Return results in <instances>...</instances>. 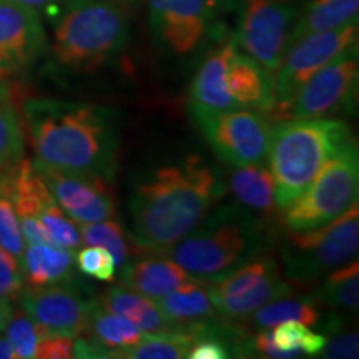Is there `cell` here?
Listing matches in <instances>:
<instances>
[{"instance_id":"1","label":"cell","mask_w":359,"mask_h":359,"mask_svg":"<svg viewBox=\"0 0 359 359\" xmlns=\"http://www.w3.org/2000/svg\"><path fill=\"white\" fill-rule=\"evenodd\" d=\"M224 188L218 170L200 155L155 170L130 198L133 245L140 253H165L198 226Z\"/></svg>"},{"instance_id":"2","label":"cell","mask_w":359,"mask_h":359,"mask_svg":"<svg viewBox=\"0 0 359 359\" xmlns=\"http://www.w3.org/2000/svg\"><path fill=\"white\" fill-rule=\"evenodd\" d=\"M24 120L35 161L114 182L120 147L114 111L93 103L29 98Z\"/></svg>"},{"instance_id":"3","label":"cell","mask_w":359,"mask_h":359,"mask_svg":"<svg viewBox=\"0 0 359 359\" xmlns=\"http://www.w3.org/2000/svg\"><path fill=\"white\" fill-rule=\"evenodd\" d=\"M266 245L259 218L238 206H219L163 255L191 276L212 281L263 255Z\"/></svg>"},{"instance_id":"4","label":"cell","mask_w":359,"mask_h":359,"mask_svg":"<svg viewBox=\"0 0 359 359\" xmlns=\"http://www.w3.org/2000/svg\"><path fill=\"white\" fill-rule=\"evenodd\" d=\"M353 142L348 125L336 118H293L273 125L266 158L278 208L293 203L327 161Z\"/></svg>"},{"instance_id":"5","label":"cell","mask_w":359,"mask_h":359,"mask_svg":"<svg viewBox=\"0 0 359 359\" xmlns=\"http://www.w3.org/2000/svg\"><path fill=\"white\" fill-rule=\"evenodd\" d=\"M276 109L273 75L240 50L235 39L206 57L190 87L193 116L226 110L271 111Z\"/></svg>"},{"instance_id":"6","label":"cell","mask_w":359,"mask_h":359,"mask_svg":"<svg viewBox=\"0 0 359 359\" xmlns=\"http://www.w3.org/2000/svg\"><path fill=\"white\" fill-rule=\"evenodd\" d=\"M127 42V17L107 0H70L53 24V55L72 70L98 69L122 52Z\"/></svg>"},{"instance_id":"7","label":"cell","mask_w":359,"mask_h":359,"mask_svg":"<svg viewBox=\"0 0 359 359\" xmlns=\"http://www.w3.org/2000/svg\"><path fill=\"white\" fill-rule=\"evenodd\" d=\"M359 250V208L354 203L346 213L320 228L288 231L280 248L286 278L313 283L333 269L356 259Z\"/></svg>"},{"instance_id":"8","label":"cell","mask_w":359,"mask_h":359,"mask_svg":"<svg viewBox=\"0 0 359 359\" xmlns=\"http://www.w3.org/2000/svg\"><path fill=\"white\" fill-rule=\"evenodd\" d=\"M359 195V155L356 142L344 147L314 177L306 190L283 208L288 231L320 228L346 213Z\"/></svg>"},{"instance_id":"9","label":"cell","mask_w":359,"mask_h":359,"mask_svg":"<svg viewBox=\"0 0 359 359\" xmlns=\"http://www.w3.org/2000/svg\"><path fill=\"white\" fill-rule=\"evenodd\" d=\"M208 290L217 313L228 320L251 316L266 303L293 293L290 283L281 276L280 263L262 255L208 281Z\"/></svg>"},{"instance_id":"10","label":"cell","mask_w":359,"mask_h":359,"mask_svg":"<svg viewBox=\"0 0 359 359\" xmlns=\"http://www.w3.org/2000/svg\"><path fill=\"white\" fill-rule=\"evenodd\" d=\"M298 13L296 0H243L235 42L241 52L275 75Z\"/></svg>"},{"instance_id":"11","label":"cell","mask_w":359,"mask_h":359,"mask_svg":"<svg viewBox=\"0 0 359 359\" xmlns=\"http://www.w3.org/2000/svg\"><path fill=\"white\" fill-rule=\"evenodd\" d=\"M358 85V47H353L306 80L281 114L288 118H325L349 114L356 105Z\"/></svg>"},{"instance_id":"12","label":"cell","mask_w":359,"mask_h":359,"mask_svg":"<svg viewBox=\"0 0 359 359\" xmlns=\"http://www.w3.org/2000/svg\"><path fill=\"white\" fill-rule=\"evenodd\" d=\"M219 158L233 167L266 161L271 122L257 110H226L193 116Z\"/></svg>"},{"instance_id":"13","label":"cell","mask_w":359,"mask_h":359,"mask_svg":"<svg viewBox=\"0 0 359 359\" xmlns=\"http://www.w3.org/2000/svg\"><path fill=\"white\" fill-rule=\"evenodd\" d=\"M358 20L339 29L314 32L298 39L286 48L281 65L275 74L276 107L280 111L291 102L303 83L323 67L358 47Z\"/></svg>"},{"instance_id":"14","label":"cell","mask_w":359,"mask_h":359,"mask_svg":"<svg viewBox=\"0 0 359 359\" xmlns=\"http://www.w3.org/2000/svg\"><path fill=\"white\" fill-rule=\"evenodd\" d=\"M151 29L170 52H195L217 19L222 0H147Z\"/></svg>"},{"instance_id":"15","label":"cell","mask_w":359,"mask_h":359,"mask_svg":"<svg viewBox=\"0 0 359 359\" xmlns=\"http://www.w3.org/2000/svg\"><path fill=\"white\" fill-rule=\"evenodd\" d=\"M34 167L64 212L75 223H93L115 215V200L105 180L47 167L34 160Z\"/></svg>"},{"instance_id":"16","label":"cell","mask_w":359,"mask_h":359,"mask_svg":"<svg viewBox=\"0 0 359 359\" xmlns=\"http://www.w3.org/2000/svg\"><path fill=\"white\" fill-rule=\"evenodd\" d=\"M22 309L45 331L77 338L87 333L95 302L85 299L77 290L65 285L40 286L24 291Z\"/></svg>"},{"instance_id":"17","label":"cell","mask_w":359,"mask_h":359,"mask_svg":"<svg viewBox=\"0 0 359 359\" xmlns=\"http://www.w3.org/2000/svg\"><path fill=\"white\" fill-rule=\"evenodd\" d=\"M47 35L34 8L0 0V74H13L42 55Z\"/></svg>"},{"instance_id":"18","label":"cell","mask_w":359,"mask_h":359,"mask_svg":"<svg viewBox=\"0 0 359 359\" xmlns=\"http://www.w3.org/2000/svg\"><path fill=\"white\" fill-rule=\"evenodd\" d=\"M122 283L151 299H158L178 286L195 280L187 269L163 253H148V257L130 259L122 266Z\"/></svg>"},{"instance_id":"19","label":"cell","mask_w":359,"mask_h":359,"mask_svg":"<svg viewBox=\"0 0 359 359\" xmlns=\"http://www.w3.org/2000/svg\"><path fill=\"white\" fill-rule=\"evenodd\" d=\"M100 303L109 311L122 314L143 333H178L187 330V325L165 316L155 299L127 286H111L103 293Z\"/></svg>"},{"instance_id":"20","label":"cell","mask_w":359,"mask_h":359,"mask_svg":"<svg viewBox=\"0 0 359 359\" xmlns=\"http://www.w3.org/2000/svg\"><path fill=\"white\" fill-rule=\"evenodd\" d=\"M22 275L29 288L65 285L74 280V250L62 248L52 243L27 245L20 258Z\"/></svg>"},{"instance_id":"21","label":"cell","mask_w":359,"mask_h":359,"mask_svg":"<svg viewBox=\"0 0 359 359\" xmlns=\"http://www.w3.org/2000/svg\"><path fill=\"white\" fill-rule=\"evenodd\" d=\"M358 12L359 0H309L303 12L296 17L288 39V47L304 35L339 29L356 22Z\"/></svg>"},{"instance_id":"22","label":"cell","mask_w":359,"mask_h":359,"mask_svg":"<svg viewBox=\"0 0 359 359\" xmlns=\"http://www.w3.org/2000/svg\"><path fill=\"white\" fill-rule=\"evenodd\" d=\"M87 331L90 341L100 348L102 358H115L116 353L137 344L147 334L122 314L102 306L100 302L93 303Z\"/></svg>"},{"instance_id":"23","label":"cell","mask_w":359,"mask_h":359,"mask_svg":"<svg viewBox=\"0 0 359 359\" xmlns=\"http://www.w3.org/2000/svg\"><path fill=\"white\" fill-rule=\"evenodd\" d=\"M155 302L165 316L180 325H190L217 316V309L210 296L208 281L198 278L178 286Z\"/></svg>"},{"instance_id":"24","label":"cell","mask_w":359,"mask_h":359,"mask_svg":"<svg viewBox=\"0 0 359 359\" xmlns=\"http://www.w3.org/2000/svg\"><path fill=\"white\" fill-rule=\"evenodd\" d=\"M230 188L241 205L258 213L271 215L278 206L275 180L264 161L238 167L230 177Z\"/></svg>"},{"instance_id":"25","label":"cell","mask_w":359,"mask_h":359,"mask_svg":"<svg viewBox=\"0 0 359 359\" xmlns=\"http://www.w3.org/2000/svg\"><path fill=\"white\" fill-rule=\"evenodd\" d=\"M321 306L323 303L313 294L302 298L283 296L251 314L253 316L251 325L257 330H271L285 321H299L306 326H318V323L323 320Z\"/></svg>"},{"instance_id":"26","label":"cell","mask_w":359,"mask_h":359,"mask_svg":"<svg viewBox=\"0 0 359 359\" xmlns=\"http://www.w3.org/2000/svg\"><path fill=\"white\" fill-rule=\"evenodd\" d=\"M196 341L187 325L185 331L178 333H147L133 346H128L115 354L123 359H183Z\"/></svg>"},{"instance_id":"27","label":"cell","mask_w":359,"mask_h":359,"mask_svg":"<svg viewBox=\"0 0 359 359\" xmlns=\"http://www.w3.org/2000/svg\"><path fill=\"white\" fill-rule=\"evenodd\" d=\"M316 298L334 309L356 313L359 304V263L356 259L327 273Z\"/></svg>"},{"instance_id":"28","label":"cell","mask_w":359,"mask_h":359,"mask_svg":"<svg viewBox=\"0 0 359 359\" xmlns=\"http://www.w3.org/2000/svg\"><path fill=\"white\" fill-rule=\"evenodd\" d=\"M80 240L87 246H102L109 250L114 257L116 268H122L132 259L135 246H130L128 236L125 235L122 224L114 219H102L93 223H77Z\"/></svg>"},{"instance_id":"29","label":"cell","mask_w":359,"mask_h":359,"mask_svg":"<svg viewBox=\"0 0 359 359\" xmlns=\"http://www.w3.org/2000/svg\"><path fill=\"white\" fill-rule=\"evenodd\" d=\"M273 343L278 349L288 353L291 359L302 356H320L326 344V336L314 333L299 321H285L271 327Z\"/></svg>"},{"instance_id":"30","label":"cell","mask_w":359,"mask_h":359,"mask_svg":"<svg viewBox=\"0 0 359 359\" xmlns=\"http://www.w3.org/2000/svg\"><path fill=\"white\" fill-rule=\"evenodd\" d=\"M6 338L11 341L17 359L35 358L39 341L45 336V331L27 314L24 309L12 311L11 320L6 326Z\"/></svg>"},{"instance_id":"31","label":"cell","mask_w":359,"mask_h":359,"mask_svg":"<svg viewBox=\"0 0 359 359\" xmlns=\"http://www.w3.org/2000/svg\"><path fill=\"white\" fill-rule=\"evenodd\" d=\"M24 132L15 110L8 102H0V168L24 158Z\"/></svg>"},{"instance_id":"32","label":"cell","mask_w":359,"mask_h":359,"mask_svg":"<svg viewBox=\"0 0 359 359\" xmlns=\"http://www.w3.org/2000/svg\"><path fill=\"white\" fill-rule=\"evenodd\" d=\"M0 246L12 253L20 262L25 251V238L22 235V228L15 208L8 196L4 177L0 173Z\"/></svg>"},{"instance_id":"33","label":"cell","mask_w":359,"mask_h":359,"mask_svg":"<svg viewBox=\"0 0 359 359\" xmlns=\"http://www.w3.org/2000/svg\"><path fill=\"white\" fill-rule=\"evenodd\" d=\"M75 264L83 275L95 278L97 281L110 283L115 280L116 263L110 251L102 246H87L80 250V253L75 257Z\"/></svg>"},{"instance_id":"34","label":"cell","mask_w":359,"mask_h":359,"mask_svg":"<svg viewBox=\"0 0 359 359\" xmlns=\"http://www.w3.org/2000/svg\"><path fill=\"white\" fill-rule=\"evenodd\" d=\"M25 281L20 262L0 246V299L7 303H19L24 296Z\"/></svg>"},{"instance_id":"35","label":"cell","mask_w":359,"mask_h":359,"mask_svg":"<svg viewBox=\"0 0 359 359\" xmlns=\"http://www.w3.org/2000/svg\"><path fill=\"white\" fill-rule=\"evenodd\" d=\"M37 359H70L75 358V341L72 336L50 333L39 341L35 349Z\"/></svg>"},{"instance_id":"36","label":"cell","mask_w":359,"mask_h":359,"mask_svg":"<svg viewBox=\"0 0 359 359\" xmlns=\"http://www.w3.org/2000/svg\"><path fill=\"white\" fill-rule=\"evenodd\" d=\"M358 333L351 331H334L333 338H326L325 348L321 349L323 358H358Z\"/></svg>"},{"instance_id":"37","label":"cell","mask_w":359,"mask_h":359,"mask_svg":"<svg viewBox=\"0 0 359 359\" xmlns=\"http://www.w3.org/2000/svg\"><path fill=\"white\" fill-rule=\"evenodd\" d=\"M190 359H226L231 358L228 348L224 346L222 341L212 336H203V338L196 339L193 346L188 351Z\"/></svg>"},{"instance_id":"38","label":"cell","mask_w":359,"mask_h":359,"mask_svg":"<svg viewBox=\"0 0 359 359\" xmlns=\"http://www.w3.org/2000/svg\"><path fill=\"white\" fill-rule=\"evenodd\" d=\"M250 353H257V356L262 358H275V359H291L288 353L281 351L275 346L273 343L271 330L262 331L255 336L253 339H250Z\"/></svg>"},{"instance_id":"39","label":"cell","mask_w":359,"mask_h":359,"mask_svg":"<svg viewBox=\"0 0 359 359\" xmlns=\"http://www.w3.org/2000/svg\"><path fill=\"white\" fill-rule=\"evenodd\" d=\"M7 2L19 4V6L34 8V11H50V8L64 7L70 0H7Z\"/></svg>"},{"instance_id":"40","label":"cell","mask_w":359,"mask_h":359,"mask_svg":"<svg viewBox=\"0 0 359 359\" xmlns=\"http://www.w3.org/2000/svg\"><path fill=\"white\" fill-rule=\"evenodd\" d=\"M12 304L11 303H7V302H4V299H0V334H2V331L6 330V326H7V323H8V320H11V316H12Z\"/></svg>"},{"instance_id":"41","label":"cell","mask_w":359,"mask_h":359,"mask_svg":"<svg viewBox=\"0 0 359 359\" xmlns=\"http://www.w3.org/2000/svg\"><path fill=\"white\" fill-rule=\"evenodd\" d=\"M0 359H17V354L13 351L11 341L6 336H0Z\"/></svg>"},{"instance_id":"42","label":"cell","mask_w":359,"mask_h":359,"mask_svg":"<svg viewBox=\"0 0 359 359\" xmlns=\"http://www.w3.org/2000/svg\"><path fill=\"white\" fill-rule=\"evenodd\" d=\"M8 98H11V87L0 77V102H8Z\"/></svg>"},{"instance_id":"43","label":"cell","mask_w":359,"mask_h":359,"mask_svg":"<svg viewBox=\"0 0 359 359\" xmlns=\"http://www.w3.org/2000/svg\"><path fill=\"white\" fill-rule=\"evenodd\" d=\"M111 2H118V4H135L138 0H111Z\"/></svg>"}]
</instances>
